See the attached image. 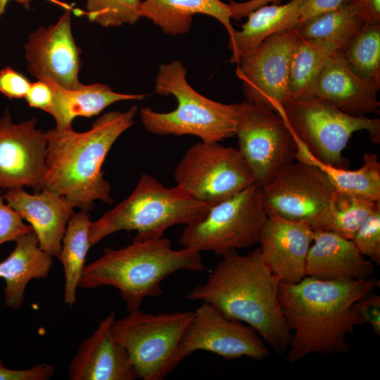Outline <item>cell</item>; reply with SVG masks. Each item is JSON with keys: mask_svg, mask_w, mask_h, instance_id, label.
I'll use <instances>...</instances> for the list:
<instances>
[{"mask_svg": "<svg viewBox=\"0 0 380 380\" xmlns=\"http://www.w3.org/2000/svg\"><path fill=\"white\" fill-rule=\"evenodd\" d=\"M176 185L210 207L255 183L239 149L219 141L192 145L174 171Z\"/></svg>", "mask_w": 380, "mask_h": 380, "instance_id": "10", "label": "cell"}, {"mask_svg": "<svg viewBox=\"0 0 380 380\" xmlns=\"http://www.w3.org/2000/svg\"><path fill=\"white\" fill-rule=\"evenodd\" d=\"M298 39L296 29L270 35L241 58L236 74L247 101L277 113L292 100L289 75Z\"/></svg>", "mask_w": 380, "mask_h": 380, "instance_id": "12", "label": "cell"}, {"mask_svg": "<svg viewBox=\"0 0 380 380\" xmlns=\"http://www.w3.org/2000/svg\"><path fill=\"white\" fill-rule=\"evenodd\" d=\"M52 89L44 80H37L32 83L26 95L25 100L31 108L46 111L52 101Z\"/></svg>", "mask_w": 380, "mask_h": 380, "instance_id": "39", "label": "cell"}, {"mask_svg": "<svg viewBox=\"0 0 380 380\" xmlns=\"http://www.w3.org/2000/svg\"><path fill=\"white\" fill-rule=\"evenodd\" d=\"M30 81L11 66L0 70V93L9 99H25Z\"/></svg>", "mask_w": 380, "mask_h": 380, "instance_id": "35", "label": "cell"}, {"mask_svg": "<svg viewBox=\"0 0 380 380\" xmlns=\"http://www.w3.org/2000/svg\"><path fill=\"white\" fill-rule=\"evenodd\" d=\"M204 270L199 252L185 247L175 250L167 238L132 241L120 248H104L101 257L85 266L79 287L113 286L132 312L139 310L145 298L160 296L161 283L171 274Z\"/></svg>", "mask_w": 380, "mask_h": 380, "instance_id": "4", "label": "cell"}, {"mask_svg": "<svg viewBox=\"0 0 380 380\" xmlns=\"http://www.w3.org/2000/svg\"><path fill=\"white\" fill-rule=\"evenodd\" d=\"M281 1L282 0H250L240 3L230 0V3L228 4L231 18L239 20L242 18L246 17L249 13L260 6L267 5L269 3L281 4Z\"/></svg>", "mask_w": 380, "mask_h": 380, "instance_id": "41", "label": "cell"}, {"mask_svg": "<svg viewBox=\"0 0 380 380\" xmlns=\"http://www.w3.org/2000/svg\"><path fill=\"white\" fill-rule=\"evenodd\" d=\"M155 91L174 96L177 106L167 113L148 107L140 109L141 122L148 132L157 135H194L207 142L236 135L237 103L217 102L194 90L186 80V70L181 61L159 65Z\"/></svg>", "mask_w": 380, "mask_h": 380, "instance_id": "6", "label": "cell"}, {"mask_svg": "<svg viewBox=\"0 0 380 380\" xmlns=\"http://www.w3.org/2000/svg\"><path fill=\"white\" fill-rule=\"evenodd\" d=\"M91 221L87 212L80 210L68 221L62 239L61 252L58 256L64 272V302L70 308L76 303V291L86 258L91 248L89 233Z\"/></svg>", "mask_w": 380, "mask_h": 380, "instance_id": "28", "label": "cell"}, {"mask_svg": "<svg viewBox=\"0 0 380 380\" xmlns=\"http://www.w3.org/2000/svg\"><path fill=\"white\" fill-rule=\"evenodd\" d=\"M52 89V101L46 113L56 122V128L71 129L77 117L91 118L100 114L114 103L122 101H141L146 95L125 94L113 91L105 84H82L77 89L63 88L51 80H44Z\"/></svg>", "mask_w": 380, "mask_h": 380, "instance_id": "22", "label": "cell"}, {"mask_svg": "<svg viewBox=\"0 0 380 380\" xmlns=\"http://www.w3.org/2000/svg\"><path fill=\"white\" fill-rule=\"evenodd\" d=\"M115 312L102 319L79 346L68 372L70 380H134V367L123 346L114 338Z\"/></svg>", "mask_w": 380, "mask_h": 380, "instance_id": "19", "label": "cell"}, {"mask_svg": "<svg viewBox=\"0 0 380 380\" xmlns=\"http://www.w3.org/2000/svg\"><path fill=\"white\" fill-rule=\"evenodd\" d=\"M351 240L362 255L380 265V205L362 221Z\"/></svg>", "mask_w": 380, "mask_h": 380, "instance_id": "33", "label": "cell"}, {"mask_svg": "<svg viewBox=\"0 0 380 380\" xmlns=\"http://www.w3.org/2000/svg\"><path fill=\"white\" fill-rule=\"evenodd\" d=\"M54 372V366L46 363L26 369H11L6 368L0 359V380H48Z\"/></svg>", "mask_w": 380, "mask_h": 380, "instance_id": "36", "label": "cell"}, {"mask_svg": "<svg viewBox=\"0 0 380 380\" xmlns=\"http://www.w3.org/2000/svg\"><path fill=\"white\" fill-rule=\"evenodd\" d=\"M267 220L262 187L255 183L212 205L203 218L185 226L179 242L199 253L222 255L259 242Z\"/></svg>", "mask_w": 380, "mask_h": 380, "instance_id": "9", "label": "cell"}, {"mask_svg": "<svg viewBox=\"0 0 380 380\" xmlns=\"http://www.w3.org/2000/svg\"><path fill=\"white\" fill-rule=\"evenodd\" d=\"M378 91L356 76L337 51L328 58L308 97L327 100L351 115L365 116L379 111Z\"/></svg>", "mask_w": 380, "mask_h": 380, "instance_id": "20", "label": "cell"}, {"mask_svg": "<svg viewBox=\"0 0 380 380\" xmlns=\"http://www.w3.org/2000/svg\"><path fill=\"white\" fill-rule=\"evenodd\" d=\"M194 312L146 313L140 310L115 319V340L127 350L137 379L162 380L179 365V347Z\"/></svg>", "mask_w": 380, "mask_h": 380, "instance_id": "8", "label": "cell"}, {"mask_svg": "<svg viewBox=\"0 0 380 380\" xmlns=\"http://www.w3.org/2000/svg\"><path fill=\"white\" fill-rule=\"evenodd\" d=\"M9 1L11 0H0V22ZM15 1L21 4L25 9H29L32 0H15Z\"/></svg>", "mask_w": 380, "mask_h": 380, "instance_id": "42", "label": "cell"}, {"mask_svg": "<svg viewBox=\"0 0 380 380\" xmlns=\"http://www.w3.org/2000/svg\"><path fill=\"white\" fill-rule=\"evenodd\" d=\"M222 256L206 281L187 298L213 305L253 328L274 351L286 352L291 331L279 303L280 281L265 265L260 248L246 255L232 250Z\"/></svg>", "mask_w": 380, "mask_h": 380, "instance_id": "2", "label": "cell"}, {"mask_svg": "<svg viewBox=\"0 0 380 380\" xmlns=\"http://www.w3.org/2000/svg\"><path fill=\"white\" fill-rule=\"evenodd\" d=\"M365 24L380 23V0H350Z\"/></svg>", "mask_w": 380, "mask_h": 380, "instance_id": "40", "label": "cell"}, {"mask_svg": "<svg viewBox=\"0 0 380 380\" xmlns=\"http://www.w3.org/2000/svg\"><path fill=\"white\" fill-rule=\"evenodd\" d=\"M37 122L32 117L14 123L8 108L0 116V189L44 188L48 139Z\"/></svg>", "mask_w": 380, "mask_h": 380, "instance_id": "15", "label": "cell"}, {"mask_svg": "<svg viewBox=\"0 0 380 380\" xmlns=\"http://www.w3.org/2000/svg\"><path fill=\"white\" fill-rule=\"evenodd\" d=\"M301 1L291 0L282 5H265L249 13L242 29L235 31L233 37L229 40V49L232 53L229 61L237 65L243 56L267 37L295 29L298 23Z\"/></svg>", "mask_w": 380, "mask_h": 380, "instance_id": "25", "label": "cell"}, {"mask_svg": "<svg viewBox=\"0 0 380 380\" xmlns=\"http://www.w3.org/2000/svg\"><path fill=\"white\" fill-rule=\"evenodd\" d=\"M277 113L314 158L336 167L347 169L343 151L354 132L367 130L373 143L380 142L379 119L351 115L323 99H292Z\"/></svg>", "mask_w": 380, "mask_h": 380, "instance_id": "7", "label": "cell"}, {"mask_svg": "<svg viewBox=\"0 0 380 380\" xmlns=\"http://www.w3.org/2000/svg\"><path fill=\"white\" fill-rule=\"evenodd\" d=\"M335 189L317 167L298 160L281 167L262 186L265 211L311 227L326 207Z\"/></svg>", "mask_w": 380, "mask_h": 380, "instance_id": "13", "label": "cell"}, {"mask_svg": "<svg viewBox=\"0 0 380 380\" xmlns=\"http://www.w3.org/2000/svg\"><path fill=\"white\" fill-rule=\"evenodd\" d=\"M198 350L210 352L227 360L245 356L262 360L270 355L264 340L253 328L226 316L208 303H203L194 312L179 344L180 362Z\"/></svg>", "mask_w": 380, "mask_h": 380, "instance_id": "14", "label": "cell"}, {"mask_svg": "<svg viewBox=\"0 0 380 380\" xmlns=\"http://www.w3.org/2000/svg\"><path fill=\"white\" fill-rule=\"evenodd\" d=\"M365 23L350 2L313 16L295 28L299 37L321 42L343 51Z\"/></svg>", "mask_w": 380, "mask_h": 380, "instance_id": "27", "label": "cell"}, {"mask_svg": "<svg viewBox=\"0 0 380 380\" xmlns=\"http://www.w3.org/2000/svg\"><path fill=\"white\" fill-rule=\"evenodd\" d=\"M15 242L13 251L0 262V278L6 283V306L18 310L23 304L29 281L49 275L53 265V257L40 248L33 230L21 235Z\"/></svg>", "mask_w": 380, "mask_h": 380, "instance_id": "23", "label": "cell"}, {"mask_svg": "<svg viewBox=\"0 0 380 380\" xmlns=\"http://www.w3.org/2000/svg\"><path fill=\"white\" fill-rule=\"evenodd\" d=\"M337 51L331 46L298 36L289 75V87L292 99L308 97L328 58Z\"/></svg>", "mask_w": 380, "mask_h": 380, "instance_id": "30", "label": "cell"}, {"mask_svg": "<svg viewBox=\"0 0 380 380\" xmlns=\"http://www.w3.org/2000/svg\"><path fill=\"white\" fill-rule=\"evenodd\" d=\"M357 310L365 323L369 324L374 332L380 335V296L369 293L356 304Z\"/></svg>", "mask_w": 380, "mask_h": 380, "instance_id": "37", "label": "cell"}, {"mask_svg": "<svg viewBox=\"0 0 380 380\" xmlns=\"http://www.w3.org/2000/svg\"><path fill=\"white\" fill-rule=\"evenodd\" d=\"M341 52L356 76L379 89L380 23L365 24Z\"/></svg>", "mask_w": 380, "mask_h": 380, "instance_id": "31", "label": "cell"}, {"mask_svg": "<svg viewBox=\"0 0 380 380\" xmlns=\"http://www.w3.org/2000/svg\"><path fill=\"white\" fill-rule=\"evenodd\" d=\"M3 191L0 189V246L15 241L21 235L33 230L31 225L24 223L18 212L4 203Z\"/></svg>", "mask_w": 380, "mask_h": 380, "instance_id": "34", "label": "cell"}, {"mask_svg": "<svg viewBox=\"0 0 380 380\" xmlns=\"http://www.w3.org/2000/svg\"><path fill=\"white\" fill-rule=\"evenodd\" d=\"M71 16L66 8L56 23L31 32L24 49L31 75L63 88L77 89L83 84L79 80L82 50L74 39Z\"/></svg>", "mask_w": 380, "mask_h": 380, "instance_id": "16", "label": "cell"}, {"mask_svg": "<svg viewBox=\"0 0 380 380\" xmlns=\"http://www.w3.org/2000/svg\"><path fill=\"white\" fill-rule=\"evenodd\" d=\"M236 135L239 151L261 187L295 160L296 143L286 120L265 106L247 100L237 103Z\"/></svg>", "mask_w": 380, "mask_h": 380, "instance_id": "11", "label": "cell"}, {"mask_svg": "<svg viewBox=\"0 0 380 380\" xmlns=\"http://www.w3.org/2000/svg\"><path fill=\"white\" fill-rule=\"evenodd\" d=\"M293 137L296 143V160L319 168L338 191L380 202V162L376 154L370 152L364 154L363 164L357 170L338 168L314 158L303 144Z\"/></svg>", "mask_w": 380, "mask_h": 380, "instance_id": "26", "label": "cell"}, {"mask_svg": "<svg viewBox=\"0 0 380 380\" xmlns=\"http://www.w3.org/2000/svg\"><path fill=\"white\" fill-rule=\"evenodd\" d=\"M315 229L307 222L267 213L259 243L262 259L280 282L294 284L305 277V264Z\"/></svg>", "mask_w": 380, "mask_h": 380, "instance_id": "17", "label": "cell"}, {"mask_svg": "<svg viewBox=\"0 0 380 380\" xmlns=\"http://www.w3.org/2000/svg\"><path fill=\"white\" fill-rule=\"evenodd\" d=\"M141 0H86V14L105 27L134 25L140 18Z\"/></svg>", "mask_w": 380, "mask_h": 380, "instance_id": "32", "label": "cell"}, {"mask_svg": "<svg viewBox=\"0 0 380 380\" xmlns=\"http://www.w3.org/2000/svg\"><path fill=\"white\" fill-rule=\"evenodd\" d=\"M6 203L32 227L40 248L58 258L68 221L74 214L73 205L64 196L44 188L33 194L23 187L3 193Z\"/></svg>", "mask_w": 380, "mask_h": 380, "instance_id": "18", "label": "cell"}, {"mask_svg": "<svg viewBox=\"0 0 380 380\" xmlns=\"http://www.w3.org/2000/svg\"><path fill=\"white\" fill-rule=\"evenodd\" d=\"M210 208L177 185L165 187L155 177L143 173L126 199L91 221L89 243L92 247L120 231H136L133 241L160 238L172 226H186L201 220Z\"/></svg>", "mask_w": 380, "mask_h": 380, "instance_id": "5", "label": "cell"}, {"mask_svg": "<svg viewBox=\"0 0 380 380\" xmlns=\"http://www.w3.org/2000/svg\"><path fill=\"white\" fill-rule=\"evenodd\" d=\"M374 265L365 259L351 239L333 232L315 230L305 277L323 280H353L372 277Z\"/></svg>", "mask_w": 380, "mask_h": 380, "instance_id": "21", "label": "cell"}, {"mask_svg": "<svg viewBox=\"0 0 380 380\" xmlns=\"http://www.w3.org/2000/svg\"><path fill=\"white\" fill-rule=\"evenodd\" d=\"M380 202L335 189L312 227L352 239L362 221Z\"/></svg>", "mask_w": 380, "mask_h": 380, "instance_id": "29", "label": "cell"}, {"mask_svg": "<svg viewBox=\"0 0 380 380\" xmlns=\"http://www.w3.org/2000/svg\"><path fill=\"white\" fill-rule=\"evenodd\" d=\"M379 284L372 277L323 280L305 277L294 284L280 282L279 303L291 331L287 360L293 363L312 353L349 350L346 336L365 324L357 302Z\"/></svg>", "mask_w": 380, "mask_h": 380, "instance_id": "1", "label": "cell"}, {"mask_svg": "<svg viewBox=\"0 0 380 380\" xmlns=\"http://www.w3.org/2000/svg\"><path fill=\"white\" fill-rule=\"evenodd\" d=\"M210 15L226 28L229 39L235 32L231 23L228 4L220 0H144L141 1L139 15L160 27L166 34H183L190 31L193 16Z\"/></svg>", "mask_w": 380, "mask_h": 380, "instance_id": "24", "label": "cell"}, {"mask_svg": "<svg viewBox=\"0 0 380 380\" xmlns=\"http://www.w3.org/2000/svg\"><path fill=\"white\" fill-rule=\"evenodd\" d=\"M137 106L126 111L107 112L85 132L56 127L46 131L47 152L44 188L89 213L96 201L111 204V186L102 165L113 144L134 123Z\"/></svg>", "mask_w": 380, "mask_h": 380, "instance_id": "3", "label": "cell"}, {"mask_svg": "<svg viewBox=\"0 0 380 380\" xmlns=\"http://www.w3.org/2000/svg\"><path fill=\"white\" fill-rule=\"evenodd\" d=\"M350 1V0H302L298 9V25L313 16L335 10Z\"/></svg>", "mask_w": 380, "mask_h": 380, "instance_id": "38", "label": "cell"}]
</instances>
